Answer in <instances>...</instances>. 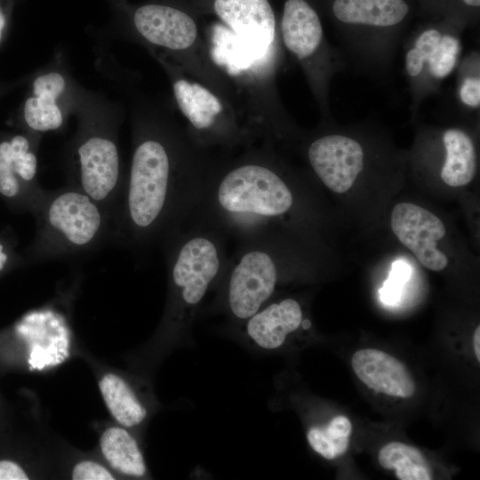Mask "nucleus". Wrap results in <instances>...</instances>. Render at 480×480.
<instances>
[{"instance_id":"nucleus-29","label":"nucleus","mask_w":480,"mask_h":480,"mask_svg":"<svg viewBox=\"0 0 480 480\" xmlns=\"http://www.w3.org/2000/svg\"><path fill=\"white\" fill-rule=\"evenodd\" d=\"M465 4L472 6H479L480 0H463Z\"/></svg>"},{"instance_id":"nucleus-6","label":"nucleus","mask_w":480,"mask_h":480,"mask_svg":"<svg viewBox=\"0 0 480 480\" xmlns=\"http://www.w3.org/2000/svg\"><path fill=\"white\" fill-rule=\"evenodd\" d=\"M308 158L324 185L337 194L349 190L364 168L361 145L338 134L315 140L308 147Z\"/></svg>"},{"instance_id":"nucleus-21","label":"nucleus","mask_w":480,"mask_h":480,"mask_svg":"<svg viewBox=\"0 0 480 480\" xmlns=\"http://www.w3.org/2000/svg\"><path fill=\"white\" fill-rule=\"evenodd\" d=\"M441 37L442 35L436 29L426 30L419 36L415 46L407 52L405 58V67L410 76L420 75Z\"/></svg>"},{"instance_id":"nucleus-11","label":"nucleus","mask_w":480,"mask_h":480,"mask_svg":"<svg viewBox=\"0 0 480 480\" xmlns=\"http://www.w3.org/2000/svg\"><path fill=\"white\" fill-rule=\"evenodd\" d=\"M281 30L286 48L299 59L312 55L322 41L319 17L305 0L285 2Z\"/></svg>"},{"instance_id":"nucleus-14","label":"nucleus","mask_w":480,"mask_h":480,"mask_svg":"<svg viewBox=\"0 0 480 480\" xmlns=\"http://www.w3.org/2000/svg\"><path fill=\"white\" fill-rule=\"evenodd\" d=\"M332 8L342 22L377 27L397 24L409 11L404 0H335Z\"/></svg>"},{"instance_id":"nucleus-22","label":"nucleus","mask_w":480,"mask_h":480,"mask_svg":"<svg viewBox=\"0 0 480 480\" xmlns=\"http://www.w3.org/2000/svg\"><path fill=\"white\" fill-rule=\"evenodd\" d=\"M410 274L411 268L404 260H396L393 263L390 276L380 292V299L384 303L391 305L398 301L402 286L409 279Z\"/></svg>"},{"instance_id":"nucleus-25","label":"nucleus","mask_w":480,"mask_h":480,"mask_svg":"<svg viewBox=\"0 0 480 480\" xmlns=\"http://www.w3.org/2000/svg\"><path fill=\"white\" fill-rule=\"evenodd\" d=\"M460 99L470 107L480 105V80L478 77H468L460 88Z\"/></svg>"},{"instance_id":"nucleus-7","label":"nucleus","mask_w":480,"mask_h":480,"mask_svg":"<svg viewBox=\"0 0 480 480\" xmlns=\"http://www.w3.org/2000/svg\"><path fill=\"white\" fill-rule=\"evenodd\" d=\"M133 22L138 32L149 43L172 51L191 47L197 37V27L186 12L162 4H146L136 10Z\"/></svg>"},{"instance_id":"nucleus-20","label":"nucleus","mask_w":480,"mask_h":480,"mask_svg":"<svg viewBox=\"0 0 480 480\" xmlns=\"http://www.w3.org/2000/svg\"><path fill=\"white\" fill-rule=\"evenodd\" d=\"M459 48V42L455 37L442 36L427 60L432 76L444 78L452 72L456 64Z\"/></svg>"},{"instance_id":"nucleus-24","label":"nucleus","mask_w":480,"mask_h":480,"mask_svg":"<svg viewBox=\"0 0 480 480\" xmlns=\"http://www.w3.org/2000/svg\"><path fill=\"white\" fill-rule=\"evenodd\" d=\"M21 263H25L22 253L16 252L9 237L0 236V274Z\"/></svg>"},{"instance_id":"nucleus-12","label":"nucleus","mask_w":480,"mask_h":480,"mask_svg":"<svg viewBox=\"0 0 480 480\" xmlns=\"http://www.w3.org/2000/svg\"><path fill=\"white\" fill-rule=\"evenodd\" d=\"M172 90L177 104L192 127L201 135L220 136L223 132L218 124L222 105L218 97L200 84L179 79Z\"/></svg>"},{"instance_id":"nucleus-28","label":"nucleus","mask_w":480,"mask_h":480,"mask_svg":"<svg viewBox=\"0 0 480 480\" xmlns=\"http://www.w3.org/2000/svg\"><path fill=\"white\" fill-rule=\"evenodd\" d=\"M4 24H5L4 17L0 10V41L2 39V34H3V29L4 28Z\"/></svg>"},{"instance_id":"nucleus-17","label":"nucleus","mask_w":480,"mask_h":480,"mask_svg":"<svg viewBox=\"0 0 480 480\" xmlns=\"http://www.w3.org/2000/svg\"><path fill=\"white\" fill-rule=\"evenodd\" d=\"M99 386L108 409L118 423L133 427L145 419L146 409L119 376L108 373L102 377Z\"/></svg>"},{"instance_id":"nucleus-2","label":"nucleus","mask_w":480,"mask_h":480,"mask_svg":"<svg viewBox=\"0 0 480 480\" xmlns=\"http://www.w3.org/2000/svg\"><path fill=\"white\" fill-rule=\"evenodd\" d=\"M32 215L36 231L22 252L25 263L81 257L112 242L110 214L73 185L46 190Z\"/></svg>"},{"instance_id":"nucleus-27","label":"nucleus","mask_w":480,"mask_h":480,"mask_svg":"<svg viewBox=\"0 0 480 480\" xmlns=\"http://www.w3.org/2000/svg\"><path fill=\"white\" fill-rule=\"evenodd\" d=\"M473 348L476 360L480 362V326L477 325L473 335Z\"/></svg>"},{"instance_id":"nucleus-10","label":"nucleus","mask_w":480,"mask_h":480,"mask_svg":"<svg viewBox=\"0 0 480 480\" xmlns=\"http://www.w3.org/2000/svg\"><path fill=\"white\" fill-rule=\"evenodd\" d=\"M244 323L247 336L265 349L278 348L289 334L310 324L300 302L292 298L269 300Z\"/></svg>"},{"instance_id":"nucleus-4","label":"nucleus","mask_w":480,"mask_h":480,"mask_svg":"<svg viewBox=\"0 0 480 480\" xmlns=\"http://www.w3.org/2000/svg\"><path fill=\"white\" fill-rule=\"evenodd\" d=\"M28 137L0 142V198L12 210L33 213L46 190L37 180V157Z\"/></svg>"},{"instance_id":"nucleus-23","label":"nucleus","mask_w":480,"mask_h":480,"mask_svg":"<svg viewBox=\"0 0 480 480\" xmlns=\"http://www.w3.org/2000/svg\"><path fill=\"white\" fill-rule=\"evenodd\" d=\"M74 480H113L112 474L100 464L94 461H81L72 472Z\"/></svg>"},{"instance_id":"nucleus-5","label":"nucleus","mask_w":480,"mask_h":480,"mask_svg":"<svg viewBox=\"0 0 480 480\" xmlns=\"http://www.w3.org/2000/svg\"><path fill=\"white\" fill-rule=\"evenodd\" d=\"M390 225L397 239L427 268L441 271L448 264L437 243L446 233L443 221L428 210L411 203H399L391 212Z\"/></svg>"},{"instance_id":"nucleus-3","label":"nucleus","mask_w":480,"mask_h":480,"mask_svg":"<svg viewBox=\"0 0 480 480\" xmlns=\"http://www.w3.org/2000/svg\"><path fill=\"white\" fill-rule=\"evenodd\" d=\"M75 153L69 184L99 203L112 220L124 183L116 141L106 131H86L79 138Z\"/></svg>"},{"instance_id":"nucleus-18","label":"nucleus","mask_w":480,"mask_h":480,"mask_svg":"<svg viewBox=\"0 0 480 480\" xmlns=\"http://www.w3.org/2000/svg\"><path fill=\"white\" fill-rule=\"evenodd\" d=\"M380 466L386 469H394L399 480H430L432 472L422 452L414 446L390 442L385 444L378 453Z\"/></svg>"},{"instance_id":"nucleus-19","label":"nucleus","mask_w":480,"mask_h":480,"mask_svg":"<svg viewBox=\"0 0 480 480\" xmlns=\"http://www.w3.org/2000/svg\"><path fill=\"white\" fill-rule=\"evenodd\" d=\"M352 425L348 418L338 415L324 428L313 427L307 433L310 447L326 460L343 455L349 445Z\"/></svg>"},{"instance_id":"nucleus-8","label":"nucleus","mask_w":480,"mask_h":480,"mask_svg":"<svg viewBox=\"0 0 480 480\" xmlns=\"http://www.w3.org/2000/svg\"><path fill=\"white\" fill-rule=\"evenodd\" d=\"M351 366L369 388L387 396L408 398L415 392L414 380L403 362L376 348L354 353Z\"/></svg>"},{"instance_id":"nucleus-13","label":"nucleus","mask_w":480,"mask_h":480,"mask_svg":"<svg viewBox=\"0 0 480 480\" xmlns=\"http://www.w3.org/2000/svg\"><path fill=\"white\" fill-rule=\"evenodd\" d=\"M66 82L61 74L52 72L37 76L33 83V96L24 106V119L28 126L36 132H48L59 129L63 123V116L57 104Z\"/></svg>"},{"instance_id":"nucleus-26","label":"nucleus","mask_w":480,"mask_h":480,"mask_svg":"<svg viewBox=\"0 0 480 480\" xmlns=\"http://www.w3.org/2000/svg\"><path fill=\"white\" fill-rule=\"evenodd\" d=\"M22 468L11 460H0V480H28Z\"/></svg>"},{"instance_id":"nucleus-1","label":"nucleus","mask_w":480,"mask_h":480,"mask_svg":"<svg viewBox=\"0 0 480 480\" xmlns=\"http://www.w3.org/2000/svg\"><path fill=\"white\" fill-rule=\"evenodd\" d=\"M163 135L135 144L112 219V242L146 255L181 229L198 204L209 172Z\"/></svg>"},{"instance_id":"nucleus-9","label":"nucleus","mask_w":480,"mask_h":480,"mask_svg":"<svg viewBox=\"0 0 480 480\" xmlns=\"http://www.w3.org/2000/svg\"><path fill=\"white\" fill-rule=\"evenodd\" d=\"M214 11L237 36L266 49L275 37L276 20L268 0H214Z\"/></svg>"},{"instance_id":"nucleus-16","label":"nucleus","mask_w":480,"mask_h":480,"mask_svg":"<svg viewBox=\"0 0 480 480\" xmlns=\"http://www.w3.org/2000/svg\"><path fill=\"white\" fill-rule=\"evenodd\" d=\"M103 456L116 470L133 476H142L146 465L136 440L124 428H107L100 437Z\"/></svg>"},{"instance_id":"nucleus-15","label":"nucleus","mask_w":480,"mask_h":480,"mask_svg":"<svg viewBox=\"0 0 480 480\" xmlns=\"http://www.w3.org/2000/svg\"><path fill=\"white\" fill-rule=\"evenodd\" d=\"M446 159L441 179L450 187L468 184L476 172V155L470 137L461 130L449 129L444 134Z\"/></svg>"}]
</instances>
